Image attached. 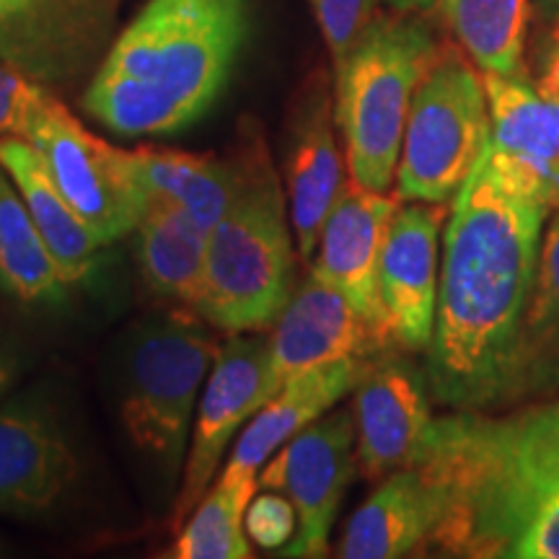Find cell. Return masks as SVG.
<instances>
[{
	"mask_svg": "<svg viewBox=\"0 0 559 559\" xmlns=\"http://www.w3.org/2000/svg\"><path fill=\"white\" fill-rule=\"evenodd\" d=\"M549 207L510 190L487 158L453 198L440 251L436 330L425 349L432 402L500 412Z\"/></svg>",
	"mask_w": 559,
	"mask_h": 559,
	"instance_id": "cell-1",
	"label": "cell"
},
{
	"mask_svg": "<svg viewBox=\"0 0 559 559\" xmlns=\"http://www.w3.org/2000/svg\"><path fill=\"white\" fill-rule=\"evenodd\" d=\"M251 29V0H148L91 75L83 107L124 138L187 130L226 91Z\"/></svg>",
	"mask_w": 559,
	"mask_h": 559,
	"instance_id": "cell-3",
	"label": "cell"
},
{
	"mask_svg": "<svg viewBox=\"0 0 559 559\" xmlns=\"http://www.w3.org/2000/svg\"><path fill=\"white\" fill-rule=\"evenodd\" d=\"M449 205L402 202L381 254V300L391 337L404 353H425L436 330L440 234Z\"/></svg>",
	"mask_w": 559,
	"mask_h": 559,
	"instance_id": "cell-16",
	"label": "cell"
},
{
	"mask_svg": "<svg viewBox=\"0 0 559 559\" xmlns=\"http://www.w3.org/2000/svg\"><path fill=\"white\" fill-rule=\"evenodd\" d=\"M309 3L334 68L342 66L349 50L358 45L362 32L381 13V0H309Z\"/></svg>",
	"mask_w": 559,
	"mask_h": 559,
	"instance_id": "cell-29",
	"label": "cell"
},
{
	"mask_svg": "<svg viewBox=\"0 0 559 559\" xmlns=\"http://www.w3.org/2000/svg\"><path fill=\"white\" fill-rule=\"evenodd\" d=\"M280 386L283 379L272 366L270 337H260V332L230 334L228 342H223L200 394L190 451L171 510V531H179L190 519L213 485L230 440L277 394Z\"/></svg>",
	"mask_w": 559,
	"mask_h": 559,
	"instance_id": "cell-9",
	"label": "cell"
},
{
	"mask_svg": "<svg viewBox=\"0 0 559 559\" xmlns=\"http://www.w3.org/2000/svg\"><path fill=\"white\" fill-rule=\"evenodd\" d=\"M198 311L164 309L143 317L124 342L120 417L130 443L166 474L187 451L192 415L221 342Z\"/></svg>",
	"mask_w": 559,
	"mask_h": 559,
	"instance_id": "cell-6",
	"label": "cell"
},
{
	"mask_svg": "<svg viewBox=\"0 0 559 559\" xmlns=\"http://www.w3.org/2000/svg\"><path fill=\"white\" fill-rule=\"evenodd\" d=\"M531 3L534 0H440L438 13L481 73L528 75Z\"/></svg>",
	"mask_w": 559,
	"mask_h": 559,
	"instance_id": "cell-24",
	"label": "cell"
},
{
	"mask_svg": "<svg viewBox=\"0 0 559 559\" xmlns=\"http://www.w3.org/2000/svg\"><path fill=\"white\" fill-rule=\"evenodd\" d=\"M62 107L66 104L50 86L0 62V138L29 140L34 130Z\"/></svg>",
	"mask_w": 559,
	"mask_h": 559,
	"instance_id": "cell-28",
	"label": "cell"
},
{
	"mask_svg": "<svg viewBox=\"0 0 559 559\" xmlns=\"http://www.w3.org/2000/svg\"><path fill=\"white\" fill-rule=\"evenodd\" d=\"M124 0H0V62L50 88L96 73Z\"/></svg>",
	"mask_w": 559,
	"mask_h": 559,
	"instance_id": "cell-11",
	"label": "cell"
},
{
	"mask_svg": "<svg viewBox=\"0 0 559 559\" xmlns=\"http://www.w3.org/2000/svg\"><path fill=\"white\" fill-rule=\"evenodd\" d=\"M366 366L368 360H342L332 366L300 370L285 379L277 394L249 419L226 466L254 474L260 472V466L267 464L293 436L337 407V402L345 400L360 381Z\"/></svg>",
	"mask_w": 559,
	"mask_h": 559,
	"instance_id": "cell-20",
	"label": "cell"
},
{
	"mask_svg": "<svg viewBox=\"0 0 559 559\" xmlns=\"http://www.w3.org/2000/svg\"><path fill=\"white\" fill-rule=\"evenodd\" d=\"M555 396H559V207L549 210L544 226L539 267L523 313L502 409Z\"/></svg>",
	"mask_w": 559,
	"mask_h": 559,
	"instance_id": "cell-21",
	"label": "cell"
},
{
	"mask_svg": "<svg viewBox=\"0 0 559 559\" xmlns=\"http://www.w3.org/2000/svg\"><path fill=\"white\" fill-rule=\"evenodd\" d=\"M440 41L419 13H379L340 68H334V120L349 179L391 192L412 99Z\"/></svg>",
	"mask_w": 559,
	"mask_h": 559,
	"instance_id": "cell-5",
	"label": "cell"
},
{
	"mask_svg": "<svg viewBox=\"0 0 559 559\" xmlns=\"http://www.w3.org/2000/svg\"><path fill=\"white\" fill-rule=\"evenodd\" d=\"M79 453L60 412L39 391L0 404V515L39 521L73 492Z\"/></svg>",
	"mask_w": 559,
	"mask_h": 559,
	"instance_id": "cell-12",
	"label": "cell"
},
{
	"mask_svg": "<svg viewBox=\"0 0 559 559\" xmlns=\"http://www.w3.org/2000/svg\"><path fill=\"white\" fill-rule=\"evenodd\" d=\"M272 366L280 379L300 370L332 366L342 360H370L394 349V340L376 330L342 293L309 270L270 334Z\"/></svg>",
	"mask_w": 559,
	"mask_h": 559,
	"instance_id": "cell-17",
	"label": "cell"
},
{
	"mask_svg": "<svg viewBox=\"0 0 559 559\" xmlns=\"http://www.w3.org/2000/svg\"><path fill=\"white\" fill-rule=\"evenodd\" d=\"M353 407H334L293 436L260 474L262 489L293 502L298 528L280 555L319 559L330 555V536L347 487L358 474Z\"/></svg>",
	"mask_w": 559,
	"mask_h": 559,
	"instance_id": "cell-10",
	"label": "cell"
},
{
	"mask_svg": "<svg viewBox=\"0 0 559 559\" xmlns=\"http://www.w3.org/2000/svg\"><path fill=\"white\" fill-rule=\"evenodd\" d=\"M391 11L400 13H419V16H428V13L438 11L440 0H381Z\"/></svg>",
	"mask_w": 559,
	"mask_h": 559,
	"instance_id": "cell-34",
	"label": "cell"
},
{
	"mask_svg": "<svg viewBox=\"0 0 559 559\" xmlns=\"http://www.w3.org/2000/svg\"><path fill=\"white\" fill-rule=\"evenodd\" d=\"M402 353L394 347L370 358L353 389L358 469L368 481L415 466L432 423L425 366Z\"/></svg>",
	"mask_w": 559,
	"mask_h": 559,
	"instance_id": "cell-13",
	"label": "cell"
},
{
	"mask_svg": "<svg viewBox=\"0 0 559 559\" xmlns=\"http://www.w3.org/2000/svg\"><path fill=\"white\" fill-rule=\"evenodd\" d=\"M528 73L544 94L559 102V26L551 24L536 45L534 60L528 62Z\"/></svg>",
	"mask_w": 559,
	"mask_h": 559,
	"instance_id": "cell-32",
	"label": "cell"
},
{
	"mask_svg": "<svg viewBox=\"0 0 559 559\" xmlns=\"http://www.w3.org/2000/svg\"><path fill=\"white\" fill-rule=\"evenodd\" d=\"M0 166L19 187L32 221L37 223L41 239L52 251L62 280L68 285L81 283L94 270L102 243L91 234L75 210L70 207L58 181L47 169L37 145L24 138H0Z\"/></svg>",
	"mask_w": 559,
	"mask_h": 559,
	"instance_id": "cell-22",
	"label": "cell"
},
{
	"mask_svg": "<svg viewBox=\"0 0 559 559\" xmlns=\"http://www.w3.org/2000/svg\"><path fill=\"white\" fill-rule=\"evenodd\" d=\"M19 370H21L19 353L13 349L11 342L0 334V400H3L5 391L13 386V381L19 379Z\"/></svg>",
	"mask_w": 559,
	"mask_h": 559,
	"instance_id": "cell-33",
	"label": "cell"
},
{
	"mask_svg": "<svg viewBox=\"0 0 559 559\" xmlns=\"http://www.w3.org/2000/svg\"><path fill=\"white\" fill-rule=\"evenodd\" d=\"M400 205L396 192H373L349 179L326 215L311 264L389 340L394 337L381 300V254Z\"/></svg>",
	"mask_w": 559,
	"mask_h": 559,
	"instance_id": "cell-18",
	"label": "cell"
},
{
	"mask_svg": "<svg viewBox=\"0 0 559 559\" xmlns=\"http://www.w3.org/2000/svg\"><path fill=\"white\" fill-rule=\"evenodd\" d=\"M485 75L487 164L510 190L559 207V102L528 75Z\"/></svg>",
	"mask_w": 559,
	"mask_h": 559,
	"instance_id": "cell-14",
	"label": "cell"
},
{
	"mask_svg": "<svg viewBox=\"0 0 559 559\" xmlns=\"http://www.w3.org/2000/svg\"><path fill=\"white\" fill-rule=\"evenodd\" d=\"M151 194L166 198L207 230L226 213L236 185L234 160L174 148H138Z\"/></svg>",
	"mask_w": 559,
	"mask_h": 559,
	"instance_id": "cell-27",
	"label": "cell"
},
{
	"mask_svg": "<svg viewBox=\"0 0 559 559\" xmlns=\"http://www.w3.org/2000/svg\"><path fill=\"white\" fill-rule=\"evenodd\" d=\"M443 519L440 487L419 466L389 474L355 510L334 555L342 559H400L428 549Z\"/></svg>",
	"mask_w": 559,
	"mask_h": 559,
	"instance_id": "cell-19",
	"label": "cell"
},
{
	"mask_svg": "<svg viewBox=\"0 0 559 559\" xmlns=\"http://www.w3.org/2000/svg\"><path fill=\"white\" fill-rule=\"evenodd\" d=\"M230 160L234 194L207 234L205 285L194 311L226 334L267 332L298 283L288 192L260 132H247Z\"/></svg>",
	"mask_w": 559,
	"mask_h": 559,
	"instance_id": "cell-4",
	"label": "cell"
},
{
	"mask_svg": "<svg viewBox=\"0 0 559 559\" xmlns=\"http://www.w3.org/2000/svg\"><path fill=\"white\" fill-rule=\"evenodd\" d=\"M140 275L156 296L198 309L205 285L207 230L166 198L151 194L135 228Z\"/></svg>",
	"mask_w": 559,
	"mask_h": 559,
	"instance_id": "cell-23",
	"label": "cell"
},
{
	"mask_svg": "<svg viewBox=\"0 0 559 559\" xmlns=\"http://www.w3.org/2000/svg\"><path fill=\"white\" fill-rule=\"evenodd\" d=\"M415 466L443 495L430 555L500 559L510 534L559 500V396L432 417Z\"/></svg>",
	"mask_w": 559,
	"mask_h": 559,
	"instance_id": "cell-2",
	"label": "cell"
},
{
	"mask_svg": "<svg viewBox=\"0 0 559 559\" xmlns=\"http://www.w3.org/2000/svg\"><path fill=\"white\" fill-rule=\"evenodd\" d=\"M29 143L45 156L60 192L102 247L135 234L151 202L138 151L115 148L83 128L68 107L47 117Z\"/></svg>",
	"mask_w": 559,
	"mask_h": 559,
	"instance_id": "cell-8",
	"label": "cell"
},
{
	"mask_svg": "<svg viewBox=\"0 0 559 559\" xmlns=\"http://www.w3.org/2000/svg\"><path fill=\"white\" fill-rule=\"evenodd\" d=\"M334 94L326 75L317 73L298 94L288 122L285 190L298 257L313 260L326 215L347 187L345 148H340Z\"/></svg>",
	"mask_w": 559,
	"mask_h": 559,
	"instance_id": "cell-15",
	"label": "cell"
},
{
	"mask_svg": "<svg viewBox=\"0 0 559 559\" xmlns=\"http://www.w3.org/2000/svg\"><path fill=\"white\" fill-rule=\"evenodd\" d=\"M66 288L19 187L0 166V290L19 304L39 306L60 300Z\"/></svg>",
	"mask_w": 559,
	"mask_h": 559,
	"instance_id": "cell-25",
	"label": "cell"
},
{
	"mask_svg": "<svg viewBox=\"0 0 559 559\" xmlns=\"http://www.w3.org/2000/svg\"><path fill=\"white\" fill-rule=\"evenodd\" d=\"M243 526L251 544L280 555L293 542L298 528V515L293 502L285 495L267 489V492L254 495L243 515Z\"/></svg>",
	"mask_w": 559,
	"mask_h": 559,
	"instance_id": "cell-30",
	"label": "cell"
},
{
	"mask_svg": "<svg viewBox=\"0 0 559 559\" xmlns=\"http://www.w3.org/2000/svg\"><path fill=\"white\" fill-rule=\"evenodd\" d=\"M260 487V474L226 466L218 485L210 487L190 519L177 531V542L166 557L177 559H249L251 539L243 515Z\"/></svg>",
	"mask_w": 559,
	"mask_h": 559,
	"instance_id": "cell-26",
	"label": "cell"
},
{
	"mask_svg": "<svg viewBox=\"0 0 559 559\" xmlns=\"http://www.w3.org/2000/svg\"><path fill=\"white\" fill-rule=\"evenodd\" d=\"M500 559H559V500L534 510L510 534Z\"/></svg>",
	"mask_w": 559,
	"mask_h": 559,
	"instance_id": "cell-31",
	"label": "cell"
},
{
	"mask_svg": "<svg viewBox=\"0 0 559 559\" xmlns=\"http://www.w3.org/2000/svg\"><path fill=\"white\" fill-rule=\"evenodd\" d=\"M534 5H539L544 19L559 26V0H534Z\"/></svg>",
	"mask_w": 559,
	"mask_h": 559,
	"instance_id": "cell-35",
	"label": "cell"
},
{
	"mask_svg": "<svg viewBox=\"0 0 559 559\" xmlns=\"http://www.w3.org/2000/svg\"><path fill=\"white\" fill-rule=\"evenodd\" d=\"M487 145L485 75L459 45L443 41L412 99L394 192L402 202L449 205Z\"/></svg>",
	"mask_w": 559,
	"mask_h": 559,
	"instance_id": "cell-7",
	"label": "cell"
}]
</instances>
